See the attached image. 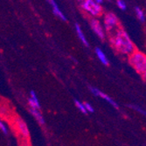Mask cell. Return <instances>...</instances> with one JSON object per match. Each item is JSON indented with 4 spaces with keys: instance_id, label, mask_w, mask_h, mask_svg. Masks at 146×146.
<instances>
[{
    "instance_id": "cell-1",
    "label": "cell",
    "mask_w": 146,
    "mask_h": 146,
    "mask_svg": "<svg viewBox=\"0 0 146 146\" xmlns=\"http://www.w3.org/2000/svg\"><path fill=\"white\" fill-rule=\"evenodd\" d=\"M111 42L116 51L121 54L131 55L134 52H136L135 46L128 33L122 29L117 30L114 37L111 38Z\"/></svg>"
},
{
    "instance_id": "cell-2",
    "label": "cell",
    "mask_w": 146,
    "mask_h": 146,
    "mask_svg": "<svg viewBox=\"0 0 146 146\" xmlns=\"http://www.w3.org/2000/svg\"><path fill=\"white\" fill-rule=\"evenodd\" d=\"M129 61L136 71L142 74L143 77L146 75V56L143 52L136 51L131 55H129Z\"/></svg>"
},
{
    "instance_id": "cell-3",
    "label": "cell",
    "mask_w": 146,
    "mask_h": 146,
    "mask_svg": "<svg viewBox=\"0 0 146 146\" xmlns=\"http://www.w3.org/2000/svg\"><path fill=\"white\" fill-rule=\"evenodd\" d=\"M81 6L84 11H88L93 16H99L102 11V6L97 5L93 0H85L81 3Z\"/></svg>"
},
{
    "instance_id": "cell-4",
    "label": "cell",
    "mask_w": 146,
    "mask_h": 146,
    "mask_svg": "<svg viewBox=\"0 0 146 146\" xmlns=\"http://www.w3.org/2000/svg\"><path fill=\"white\" fill-rule=\"evenodd\" d=\"M104 23H105V28L108 32H111L119 25L117 17L112 12H109L106 14Z\"/></svg>"
},
{
    "instance_id": "cell-5",
    "label": "cell",
    "mask_w": 146,
    "mask_h": 146,
    "mask_svg": "<svg viewBox=\"0 0 146 146\" xmlns=\"http://www.w3.org/2000/svg\"><path fill=\"white\" fill-rule=\"evenodd\" d=\"M15 125L17 128V131L19 132V135H21L26 138H29V129L23 119H21L20 117H16L15 118Z\"/></svg>"
},
{
    "instance_id": "cell-6",
    "label": "cell",
    "mask_w": 146,
    "mask_h": 146,
    "mask_svg": "<svg viewBox=\"0 0 146 146\" xmlns=\"http://www.w3.org/2000/svg\"><path fill=\"white\" fill-rule=\"evenodd\" d=\"M90 91H91L96 96H100V97H102V98L104 99L105 101H107L109 103H110V104L113 106V107H115V109H118V105H117V103H116L113 99H111L108 95L104 94V93H102V91H100V90L97 89L96 88H93V87H90Z\"/></svg>"
},
{
    "instance_id": "cell-7",
    "label": "cell",
    "mask_w": 146,
    "mask_h": 146,
    "mask_svg": "<svg viewBox=\"0 0 146 146\" xmlns=\"http://www.w3.org/2000/svg\"><path fill=\"white\" fill-rule=\"evenodd\" d=\"M90 24H91V27H92L93 31H94L97 34V36L99 38H101L102 39H103L104 37H105V34H104L103 29L102 27L100 22L97 19H91Z\"/></svg>"
},
{
    "instance_id": "cell-8",
    "label": "cell",
    "mask_w": 146,
    "mask_h": 146,
    "mask_svg": "<svg viewBox=\"0 0 146 146\" xmlns=\"http://www.w3.org/2000/svg\"><path fill=\"white\" fill-rule=\"evenodd\" d=\"M49 3L52 5V11H54V14L57 17L60 18L62 20H67V18H66V16L63 14V12L60 10V8L58 7V5L56 4L55 1H54V0H51V1H49Z\"/></svg>"
},
{
    "instance_id": "cell-9",
    "label": "cell",
    "mask_w": 146,
    "mask_h": 146,
    "mask_svg": "<svg viewBox=\"0 0 146 146\" xmlns=\"http://www.w3.org/2000/svg\"><path fill=\"white\" fill-rule=\"evenodd\" d=\"M30 112L31 114L36 118V120L39 123V124H45V119L43 117V115H41V113L39 112L38 110H33V109H30Z\"/></svg>"
},
{
    "instance_id": "cell-10",
    "label": "cell",
    "mask_w": 146,
    "mask_h": 146,
    "mask_svg": "<svg viewBox=\"0 0 146 146\" xmlns=\"http://www.w3.org/2000/svg\"><path fill=\"white\" fill-rule=\"evenodd\" d=\"M96 55L98 57V59L100 60V61L103 64V65H106L108 66L109 65V60H108V58L106 57V54H104V52L99 48H96Z\"/></svg>"
},
{
    "instance_id": "cell-11",
    "label": "cell",
    "mask_w": 146,
    "mask_h": 146,
    "mask_svg": "<svg viewBox=\"0 0 146 146\" xmlns=\"http://www.w3.org/2000/svg\"><path fill=\"white\" fill-rule=\"evenodd\" d=\"M75 29H76V33H77V34H78L79 38L81 39L82 42L86 46H89V44H88V40L86 39V37H85V35H84L83 32L82 31L81 27H80V25H79L78 24H76V25H75Z\"/></svg>"
},
{
    "instance_id": "cell-12",
    "label": "cell",
    "mask_w": 146,
    "mask_h": 146,
    "mask_svg": "<svg viewBox=\"0 0 146 146\" xmlns=\"http://www.w3.org/2000/svg\"><path fill=\"white\" fill-rule=\"evenodd\" d=\"M18 142H19V146H30L29 138H26L19 134H18Z\"/></svg>"
},
{
    "instance_id": "cell-13",
    "label": "cell",
    "mask_w": 146,
    "mask_h": 146,
    "mask_svg": "<svg viewBox=\"0 0 146 146\" xmlns=\"http://www.w3.org/2000/svg\"><path fill=\"white\" fill-rule=\"evenodd\" d=\"M135 11H136L137 16V18L139 19V20H141L142 22H144V20H145V16H144V12L143 11V10L137 6V7L135 8Z\"/></svg>"
},
{
    "instance_id": "cell-14",
    "label": "cell",
    "mask_w": 146,
    "mask_h": 146,
    "mask_svg": "<svg viewBox=\"0 0 146 146\" xmlns=\"http://www.w3.org/2000/svg\"><path fill=\"white\" fill-rule=\"evenodd\" d=\"M74 103H75V105H76V107L79 109V110H81L83 114H88V112H87V110H86V109H85V107H84V104L82 103V102H81L80 101H78V100H74Z\"/></svg>"
},
{
    "instance_id": "cell-15",
    "label": "cell",
    "mask_w": 146,
    "mask_h": 146,
    "mask_svg": "<svg viewBox=\"0 0 146 146\" xmlns=\"http://www.w3.org/2000/svg\"><path fill=\"white\" fill-rule=\"evenodd\" d=\"M30 95H31V97H30V98L34 102V103L36 104L37 108H38V110H39V109H40V104H39L38 99L36 94H35V92H34V91H31V92H30Z\"/></svg>"
},
{
    "instance_id": "cell-16",
    "label": "cell",
    "mask_w": 146,
    "mask_h": 146,
    "mask_svg": "<svg viewBox=\"0 0 146 146\" xmlns=\"http://www.w3.org/2000/svg\"><path fill=\"white\" fill-rule=\"evenodd\" d=\"M117 5H118L119 8H120L121 10H123V11H125L126 8H127L126 3L124 1H123V0H118V1H117Z\"/></svg>"
},
{
    "instance_id": "cell-17",
    "label": "cell",
    "mask_w": 146,
    "mask_h": 146,
    "mask_svg": "<svg viewBox=\"0 0 146 146\" xmlns=\"http://www.w3.org/2000/svg\"><path fill=\"white\" fill-rule=\"evenodd\" d=\"M83 104H84V107H85L87 112H91V113H93V112L95 111V110H94V108H93L89 103L86 102V103H83Z\"/></svg>"
},
{
    "instance_id": "cell-18",
    "label": "cell",
    "mask_w": 146,
    "mask_h": 146,
    "mask_svg": "<svg viewBox=\"0 0 146 146\" xmlns=\"http://www.w3.org/2000/svg\"><path fill=\"white\" fill-rule=\"evenodd\" d=\"M129 107H130V108H132V109H134V110H137L138 112H140V113H142L143 115H145V111H144L142 108L138 107V106H137V105H130Z\"/></svg>"
},
{
    "instance_id": "cell-19",
    "label": "cell",
    "mask_w": 146,
    "mask_h": 146,
    "mask_svg": "<svg viewBox=\"0 0 146 146\" xmlns=\"http://www.w3.org/2000/svg\"><path fill=\"white\" fill-rule=\"evenodd\" d=\"M0 129H1L5 134H7V128L2 121H0Z\"/></svg>"
}]
</instances>
